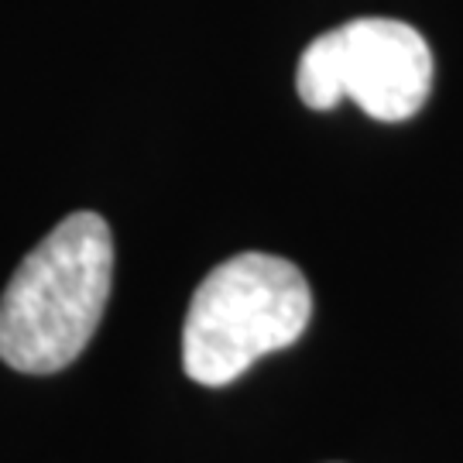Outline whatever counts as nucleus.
<instances>
[{"label": "nucleus", "instance_id": "obj_3", "mask_svg": "<svg viewBox=\"0 0 463 463\" xmlns=\"http://www.w3.org/2000/svg\"><path fill=\"white\" fill-rule=\"evenodd\" d=\"M296 90L313 110H333L340 99H354L367 117L398 124L430 99L432 52L405 21L357 17L306 45Z\"/></svg>", "mask_w": 463, "mask_h": 463}, {"label": "nucleus", "instance_id": "obj_2", "mask_svg": "<svg viewBox=\"0 0 463 463\" xmlns=\"http://www.w3.org/2000/svg\"><path fill=\"white\" fill-rule=\"evenodd\" d=\"M313 292L292 261L248 250L199 281L183 326L185 374L220 388L258 357L296 344L309 326Z\"/></svg>", "mask_w": 463, "mask_h": 463}, {"label": "nucleus", "instance_id": "obj_1", "mask_svg": "<svg viewBox=\"0 0 463 463\" xmlns=\"http://www.w3.org/2000/svg\"><path fill=\"white\" fill-rule=\"evenodd\" d=\"M114 271L107 220L69 213L17 265L0 296V361L24 374H55L93 340Z\"/></svg>", "mask_w": 463, "mask_h": 463}]
</instances>
